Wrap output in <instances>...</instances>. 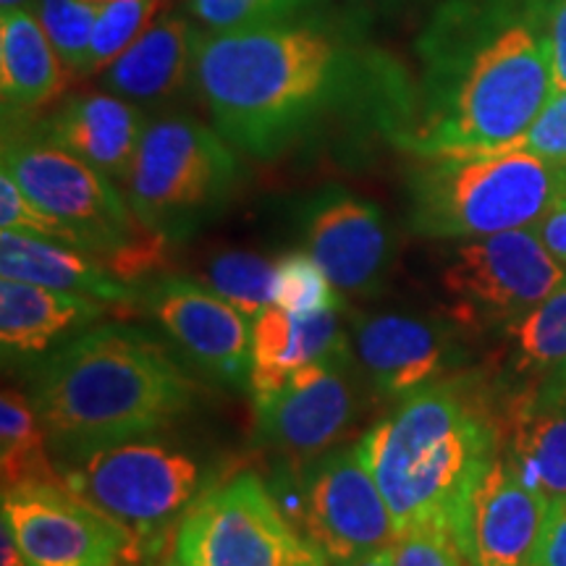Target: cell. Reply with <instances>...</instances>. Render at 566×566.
<instances>
[{"mask_svg":"<svg viewBox=\"0 0 566 566\" xmlns=\"http://www.w3.org/2000/svg\"><path fill=\"white\" fill-rule=\"evenodd\" d=\"M195 87L216 132L260 160L279 158L357 105L399 142L412 101V84L394 63L317 19L202 34Z\"/></svg>","mask_w":566,"mask_h":566,"instance_id":"6da1fadb","label":"cell"},{"mask_svg":"<svg viewBox=\"0 0 566 566\" xmlns=\"http://www.w3.org/2000/svg\"><path fill=\"white\" fill-rule=\"evenodd\" d=\"M558 0H446L417 40L422 74L396 142L417 158L509 150L556 92Z\"/></svg>","mask_w":566,"mask_h":566,"instance_id":"7a4b0ae2","label":"cell"},{"mask_svg":"<svg viewBox=\"0 0 566 566\" xmlns=\"http://www.w3.org/2000/svg\"><path fill=\"white\" fill-rule=\"evenodd\" d=\"M32 405L51 449L71 464L92 451L155 436L195 405V384L147 331L103 323L34 367Z\"/></svg>","mask_w":566,"mask_h":566,"instance_id":"3957f363","label":"cell"},{"mask_svg":"<svg viewBox=\"0 0 566 566\" xmlns=\"http://www.w3.org/2000/svg\"><path fill=\"white\" fill-rule=\"evenodd\" d=\"M357 443L399 537L451 530L467 488L499 451L501 424L472 380L443 378L401 399Z\"/></svg>","mask_w":566,"mask_h":566,"instance_id":"277c9868","label":"cell"},{"mask_svg":"<svg viewBox=\"0 0 566 566\" xmlns=\"http://www.w3.org/2000/svg\"><path fill=\"white\" fill-rule=\"evenodd\" d=\"M407 195L415 233L467 242L533 229L566 197V166L525 150L422 158Z\"/></svg>","mask_w":566,"mask_h":566,"instance_id":"5b68a950","label":"cell"},{"mask_svg":"<svg viewBox=\"0 0 566 566\" xmlns=\"http://www.w3.org/2000/svg\"><path fill=\"white\" fill-rule=\"evenodd\" d=\"M242 179L233 147L189 116L150 122L142 139L126 200L145 231L184 242L221 216Z\"/></svg>","mask_w":566,"mask_h":566,"instance_id":"8992f818","label":"cell"},{"mask_svg":"<svg viewBox=\"0 0 566 566\" xmlns=\"http://www.w3.org/2000/svg\"><path fill=\"white\" fill-rule=\"evenodd\" d=\"M63 480L129 530L142 551H150L208 491V470L192 451L163 438L134 441L92 451L66 467Z\"/></svg>","mask_w":566,"mask_h":566,"instance_id":"52a82bcc","label":"cell"},{"mask_svg":"<svg viewBox=\"0 0 566 566\" xmlns=\"http://www.w3.org/2000/svg\"><path fill=\"white\" fill-rule=\"evenodd\" d=\"M174 558L181 566H331L252 472L210 485L195 501L176 527Z\"/></svg>","mask_w":566,"mask_h":566,"instance_id":"ba28073f","label":"cell"},{"mask_svg":"<svg viewBox=\"0 0 566 566\" xmlns=\"http://www.w3.org/2000/svg\"><path fill=\"white\" fill-rule=\"evenodd\" d=\"M3 171L38 208L69 226L84 242V250L103 263L147 233L116 181L63 150L40 129L19 132L6 126Z\"/></svg>","mask_w":566,"mask_h":566,"instance_id":"9c48e42d","label":"cell"},{"mask_svg":"<svg viewBox=\"0 0 566 566\" xmlns=\"http://www.w3.org/2000/svg\"><path fill=\"white\" fill-rule=\"evenodd\" d=\"M441 292L451 321L472 331L506 328L566 281V265L533 229L467 239L449 254Z\"/></svg>","mask_w":566,"mask_h":566,"instance_id":"30bf717a","label":"cell"},{"mask_svg":"<svg viewBox=\"0 0 566 566\" xmlns=\"http://www.w3.org/2000/svg\"><path fill=\"white\" fill-rule=\"evenodd\" d=\"M289 509L331 566H349L394 546L396 525L359 443L338 446L300 467Z\"/></svg>","mask_w":566,"mask_h":566,"instance_id":"8fae6325","label":"cell"},{"mask_svg":"<svg viewBox=\"0 0 566 566\" xmlns=\"http://www.w3.org/2000/svg\"><path fill=\"white\" fill-rule=\"evenodd\" d=\"M3 520L32 566H126L142 546L66 483L3 491Z\"/></svg>","mask_w":566,"mask_h":566,"instance_id":"7c38bea8","label":"cell"},{"mask_svg":"<svg viewBox=\"0 0 566 566\" xmlns=\"http://www.w3.org/2000/svg\"><path fill=\"white\" fill-rule=\"evenodd\" d=\"M139 304L197 370L231 388L250 384V317L210 286L187 275H150Z\"/></svg>","mask_w":566,"mask_h":566,"instance_id":"4fadbf2b","label":"cell"},{"mask_svg":"<svg viewBox=\"0 0 566 566\" xmlns=\"http://www.w3.org/2000/svg\"><path fill=\"white\" fill-rule=\"evenodd\" d=\"M349 365L352 349L346 346L300 367L279 391L254 399L258 433L268 449L300 467L336 449L357 417Z\"/></svg>","mask_w":566,"mask_h":566,"instance_id":"5bb4252c","label":"cell"},{"mask_svg":"<svg viewBox=\"0 0 566 566\" xmlns=\"http://www.w3.org/2000/svg\"><path fill=\"white\" fill-rule=\"evenodd\" d=\"M551 499L516 478L504 449L480 467L451 522L467 566H533Z\"/></svg>","mask_w":566,"mask_h":566,"instance_id":"9a60e30c","label":"cell"},{"mask_svg":"<svg viewBox=\"0 0 566 566\" xmlns=\"http://www.w3.org/2000/svg\"><path fill=\"white\" fill-rule=\"evenodd\" d=\"M304 252L317 260L338 294L367 296L384 286L394 244L378 205L328 187L300 208Z\"/></svg>","mask_w":566,"mask_h":566,"instance_id":"2e32d148","label":"cell"},{"mask_svg":"<svg viewBox=\"0 0 566 566\" xmlns=\"http://www.w3.org/2000/svg\"><path fill=\"white\" fill-rule=\"evenodd\" d=\"M352 352L375 391L396 401L449 378L457 365L454 336L443 323L401 313L359 317Z\"/></svg>","mask_w":566,"mask_h":566,"instance_id":"e0dca14e","label":"cell"},{"mask_svg":"<svg viewBox=\"0 0 566 566\" xmlns=\"http://www.w3.org/2000/svg\"><path fill=\"white\" fill-rule=\"evenodd\" d=\"M501 430V449L516 478L551 501L566 499V375L512 391Z\"/></svg>","mask_w":566,"mask_h":566,"instance_id":"ac0fdd59","label":"cell"},{"mask_svg":"<svg viewBox=\"0 0 566 566\" xmlns=\"http://www.w3.org/2000/svg\"><path fill=\"white\" fill-rule=\"evenodd\" d=\"M150 122L137 103L90 92L69 97L38 129L48 139L126 187Z\"/></svg>","mask_w":566,"mask_h":566,"instance_id":"d6986e66","label":"cell"},{"mask_svg":"<svg viewBox=\"0 0 566 566\" xmlns=\"http://www.w3.org/2000/svg\"><path fill=\"white\" fill-rule=\"evenodd\" d=\"M0 273L3 279L40 283L55 292L82 294L105 304L108 310H132L139 304V292L118 279L97 254L80 247L51 242L3 231L0 237Z\"/></svg>","mask_w":566,"mask_h":566,"instance_id":"ffe728a7","label":"cell"},{"mask_svg":"<svg viewBox=\"0 0 566 566\" xmlns=\"http://www.w3.org/2000/svg\"><path fill=\"white\" fill-rule=\"evenodd\" d=\"M346 346L342 304L300 315L271 304L258 321H252L250 388L254 399L279 391L300 367L331 357Z\"/></svg>","mask_w":566,"mask_h":566,"instance_id":"44dd1931","label":"cell"},{"mask_svg":"<svg viewBox=\"0 0 566 566\" xmlns=\"http://www.w3.org/2000/svg\"><path fill=\"white\" fill-rule=\"evenodd\" d=\"M200 38L181 17H155L145 32L118 55L105 74V87L132 103L171 101L195 84Z\"/></svg>","mask_w":566,"mask_h":566,"instance_id":"7402d4cb","label":"cell"},{"mask_svg":"<svg viewBox=\"0 0 566 566\" xmlns=\"http://www.w3.org/2000/svg\"><path fill=\"white\" fill-rule=\"evenodd\" d=\"M105 313L108 307L90 296L55 292L40 283L0 281V344L6 359L48 352L92 328Z\"/></svg>","mask_w":566,"mask_h":566,"instance_id":"603a6c76","label":"cell"},{"mask_svg":"<svg viewBox=\"0 0 566 566\" xmlns=\"http://www.w3.org/2000/svg\"><path fill=\"white\" fill-rule=\"evenodd\" d=\"M66 66L27 6L0 17V90L6 113H30L53 103L66 87Z\"/></svg>","mask_w":566,"mask_h":566,"instance_id":"cb8c5ba5","label":"cell"},{"mask_svg":"<svg viewBox=\"0 0 566 566\" xmlns=\"http://www.w3.org/2000/svg\"><path fill=\"white\" fill-rule=\"evenodd\" d=\"M501 370L522 386L551 378L566 367V281L537 307L506 325Z\"/></svg>","mask_w":566,"mask_h":566,"instance_id":"d4e9b609","label":"cell"},{"mask_svg":"<svg viewBox=\"0 0 566 566\" xmlns=\"http://www.w3.org/2000/svg\"><path fill=\"white\" fill-rule=\"evenodd\" d=\"M0 475L3 491L66 483L55 470L51 441L32 399L11 386L0 396Z\"/></svg>","mask_w":566,"mask_h":566,"instance_id":"484cf974","label":"cell"},{"mask_svg":"<svg viewBox=\"0 0 566 566\" xmlns=\"http://www.w3.org/2000/svg\"><path fill=\"white\" fill-rule=\"evenodd\" d=\"M275 281H279V263L242 250L216 254L202 279L205 286L223 296L250 321H258L275 304Z\"/></svg>","mask_w":566,"mask_h":566,"instance_id":"4316f807","label":"cell"},{"mask_svg":"<svg viewBox=\"0 0 566 566\" xmlns=\"http://www.w3.org/2000/svg\"><path fill=\"white\" fill-rule=\"evenodd\" d=\"M103 6L95 0H34L42 30L71 76H87L92 34Z\"/></svg>","mask_w":566,"mask_h":566,"instance_id":"83f0119b","label":"cell"},{"mask_svg":"<svg viewBox=\"0 0 566 566\" xmlns=\"http://www.w3.org/2000/svg\"><path fill=\"white\" fill-rule=\"evenodd\" d=\"M158 17L155 0H108L97 13L87 76L108 69Z\"/></svg>","mask_w":566,"mask_h":566,"instance_id":"f1b7e54d","label":"cell"},{"mask_svg":"<svg viewBox=\"0 0 566 566\" xmlns=\"http://www.w3.org/2000/svg\"><path fill=\"white\" fill-rule=\"evenodd\" d=\"M323 0H189V9L210 32L250 30L300 19Z\"/></svg>","mask_w":566,"mask_h":566,"instance_id":"f546056e","label":"cell"},{"mask_svg":"<svg viewBox=\"0 0 566 566\" xmlns=\"http://www.w3.org/2000/svg\"><path fill=\"white\" fill-rule=\"evenodd\" d=\"M275 304L300 315L342 304V300L315 258H310L307 252H289L286 258L279 260Z\"/></svg>","mask_w":566,"mask_h":566,"instance_id":"4dcf8cb0","label":"cell"},{"mask_svg":"<svg viewBox=\"0 0 566 566\" xmlns=\"http://www.w3.org/2000/svg\"><path fill=\"white\" fill-rule=\"evenodd\" d=\"M0 226H3V231L51 239V242L71 244L84 250L82 239L69 226H63L59 218L48 216L45 210L38 208L30 197L21 192V187L11 179V174L6 171L0 174Z\"/></svg>","mask_w":566,"mask_h":566,"instance_id":"1f68e13d","label":"cell"},{"mask_svg":"<svg viewBox=\"0 0 566 566\" xmlns=\"http://www.w3.org/2000/svg\"><path fill=\"white\" fill-rule=\"evenodd\" d=\"M394 566H467L449 527H415L394 541Z\"/></svg>","mask_w":566,"mask_h":566,"instance_id":"d6a6232c","label":"cell"},{"mask_svg":"<svg viewBox=\"0 0 566 566\" xmlns=\"http://www.w3.org/2000/svg\"><path fill=\"white\" fill-rule=\"evenodd\" d=\"M509 150H525L556 166H566V90L554 92L541 116Z\"/></svg>","mask_w":566,"mask_h":566,"instance_id":"836d02e7","label":"cell"},{"mask_svg":"<svg viewBox=\"0 0 566 566\" xmlns=\"http://www.w3.org/2000/svg\"><path fill=\"white\" fill-rule=\"evenodd\" d=\"M533 566H566V499L551 501Z\"/></svg>","mask_w":566,"mask_h":566,"instance_id":"e575fe53","label":"cell"},{"mask_svg":"<svg viewBox=\"0 0 566 566\" xmlns=\"http://www.w3.org/2000/svg\"><path fill=\"white\" fill-rule=\"evenodd\" d=\"M533 231L558 263L566 265V197L558 200L554 208L533 226Z\"/></svg>","mask_w":566,"mask_h":566,"instance_id":"d590c367","label":"cell"},{"mask_svg":"<svg viewBox=\"0 0 566 566\" xmlns=\"http://www.w3.org/2000/svg\"><path fill=\"white\" fill-rule=\"evenodd\" d=\"M551 42H554L556 90H566V0H558V6H556Z\"/></svg>","mask_w":566,"mask_h":566,"instance_id":"8d00e7d4","label":"cell"},{"mask_svg":"<svg viewBox=\"0 0 566 566\" xmlns=\"http://www.w3.org/2000/svg\"><path fill=\"white\" fill-rule=\"evenodd\" d=\"M0 566H32L27 562L24 551L13 537V530L9 522H0Z\"/></svg>","mask_w":566,"mask_h":566,"instance_id":"74e56055","label":"cell"},{"mask_svg":"<svg viewBox=\"0 0 566 566\" xmlns=\"http://www.w3.org/2000/svg\"><path fill=\"white\" fill-rule=\"evenodd\" d=\"M349 566H394V548L378 551V554L359 558V562H354Z\"/></svg>","mask_w":566,"mask_h":566,"instance_id":"f35d334b","label":"cell"},{"mask_svg":"<svg viewBox=\"0 0 566 566\" xmlns=\"http://www.w3.org/2000/svg\"><path fill=\"white\" fill-rule=\"evenodd\" d=\"M357 3H373V6H401V3H412V0H357Z\"/></svg>","mask_w":566,"mask_h":566,"instance_id":"ab89813d","label":"cell"},{"mask_svg":"<svg viewBox=\"0 0 566 566\" xmlns=\"http://www.w3.org/2000/svg\"><path fill=\"white\" fill-rule=\"evenodd\" d=\"M0 6H3V11L6 9H19V6H24V0H0Z\"/></svg>","mask_w":566,"mask_h":566,"instance_id":"60d3db41","label":"cell"},{"mask_svg":"<svg viewBox=\"0 0 566 566\" xmlns=\"http://www.w3.org/2000/svg\"><path fill=\"white\" fill-rule=\"evenodd\" d=\"M163 566H181V564L174 558V562H168V564H163Z\"/></svg>","mask_w":566,"mask_h":566,"instance_id":"b9f144b4","label":"cell"},{"mask_svg":"<svg viewBox=\"0 0 566 566\" xmlns=\"http://www.w3.org/2000/svg\"><path fill=\"white\" fill-rule=\"evenodd\" d=\"M95 3H101V6H105V3H108V0H95Z\"/></svg>","mask_w":566,"mask_h":566,"instance_id":"7bdbcfd3","label":"cell"},{"mask_svg":"<svg viewBox=\"0 0 566 566\" xmlns=\"http://www.w3.org/2000/svg\"><path fill=\"white\" fill-rule=\"evenodd\" d=\"M562 375H566V367H564V370H562Z\"/></svg>","mask_w":566,"mask_h":566,"instance_id":"ee69618b","label":"cell"}]
</instances>
